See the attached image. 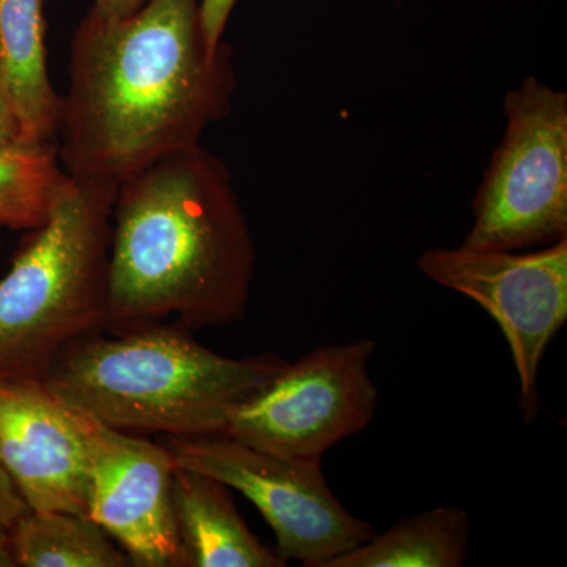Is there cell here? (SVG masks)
Segmentation results:
<instances>
[{
	"label": "cell",
	"mask_w": 567,
	"mask_h": 567,
	"mask_svg": "<svg viewBox=\"0 0 567 567\" xmlns=\"http://www.w3.org/2000/svg\"><path fill=\"white\" fill-rule=\"evenodd\" d=\"M70 182L55 144L17 142L0 148V226L39 229Z\"/></svg>",
	"instance_id": "cell-15"
},
{
	"label": "cell",
	"mask_w": 567,
	"mask_h": 567,
	"mask_svg": "<svg viewBox=\"0 0 567 567\" xmlns=\"http://www.w3.org/2000/svg\"><path fill=\"white\" fill-rule=\"evenodd\" d=\"M421 274L470 298L502 328L520 383L527 420L537 415V375L547 347L567 320V238L528 251L431 248Z\"/></svg>",
	"instance_id": "cell-8"
},
{
	"label": "cell",
	"mask_w": 567,
	"mask_h": 567,
	"mask_svg": "<svg viewBox=\"0 0 567 567\" xmlns=\"http://www.w3.org/2000/svg\"><path fill=\"white\" fill-rule=\"evenodd\" d=\"M372 339L324 346L279 369L230 413L221 435L292 458H316L374 421L379 390L369 374Z\"/></svg>",
	"instance_id": "cell-7"
},
{
	"label": "cell",
	"mask_w": 567,
	"mask_h": 567,
	"mask_svg": "<svg viewBox=\"0 0 567 567\" xmlns=\"http://www.w3.org/2000/svg\"><path fill=\"white\" fill-rule=\"evenodd\" d=\"M506 132L475 199L464 246L528 251L567 238V93L527 78L506 93Z\"/></svg>",
	"instance_id": "cell-5"
},
{
	"label": "cell",
	"mask_w": 567,
	"mask_h": 567,
	"mask_svg": "<svg viewBox=\"0 0 567 567\" xmlns=\"http://www.w3.org/2000/svg\"><path fill=\"white\" fill-rule=\"evenodd\" d=\"M21 142L20 123L11 106L6 87L0 81V148Z\"/></svg>",
	"instance_id": "cell-19"
},
{
	"label": "cell",
	"mask_w": 567,
	"mask_h": 567,
	"mask_svg": "<svg viewBox=\"0 0 567 567\" xmlns=\"http://www.w3.org/2000/svg\"><path fill=\"white\" fill-rule=\"evenodd\" d=\"M81 415L91 456L89 517L133 566L186 567L174 509L177 464L169 447Z\"/></svg>",
	"instance_id": "cell-9"
},
{
	"label": "cell",
	"mask_w": 567,
	"mask_h": 567,
	"mask_svg": "<svg viewBox=\"0 0 567 567\" xmlns=\"http://www.w3.org/2000/svg\"><path fill=\"white\" fill-rule=\"evenodd\" d=\"M470 532L465 511L435 507L398 522L324 567H462Z\"/></svg>",
	"instance_id": "cell-13"
},
{
	"label": "cell",
	"mask_w": 567,
	"mask_h": 567,
	"mask_svg": "<svg viewBox=\"0 0 567 567\" xmlns=\"http://www.w3.org/2000/svg\"><path fill=\"white\" fill-rule=\"evenodd\" d=\"M0 567H18L9 528L0 527Z\"/></svg>",
	"instance_id": "cell-20"
},
{
	"label": "cell",
	"mask_w": 567,
	"mask_h": 567,
	"mask_svg": "<svg viewBox=\"0 0 567 567\" xmlns=\"http://www.w3.org/2000/svg\"><path fill=\"white\" fill-rule=\"evenodd\" d=\"M107 334L78 339L40 380L65 404L132 434L221 435L230 413L286 364L276 353L224 357L178 323Z\"/></svg>",
	"instance_id": "cell-3"
},
{
	"label": "cell",
	"mask_w": 567,
	"mask_h": 567,
	"mask_svg": "<svg viewBox=\"0 0 567 567\" xmlns=\"http://www.w3.org/2000/svg\"><path fill=\"white\" fill-rule=\"evenodd\" d=\"M256 259L223 159L203 145L159 159L115 189L103 331L171 319L192 331L238 322Z\"/></svg>",
	"instance_id": "cell-2"
},
{
	"label": "cell",
	"mask_w": 567,
	"mask_h": 567,
	"mask_svg": "<svg viewBox=\"0 0 567 567\" xmlns=\"http://www.w3.org/2000/svg\"><path fill=\"white\" fill-rule=\"evenodd\" d=\"M59 158L73 178L121 183L200 145L233 111V48L212 51L199 0H151L132 18L81 21L70 47Z\"/></svg>",
	"instance_id": "cell-1"
},
{
	"label": "cell",
	"mask_w": 567,
	"mask_h": 567,
	"mask_svg": "<svg viewBox=\"0 0 567 567\" xmlns=\"http://www.w3.org/2000/svg\"><path fill=\"white\" fill-rule=\"evenodd\" d=\"M151 0H93L89 14L95 20L115 22L132 18L144 9Z\"/></svg>",
	"instance_id": "cell-18"
},
{
	"label": "cell",
	"mask_w": 567,
	"mask_h": 567,
	"mask_svg": "<svg viewBox=\"0 0 567 567\" xmlns=\"http://www.w3.org/2000/svg\"><path fill=\"white\" fill-rule=\"evenodd\" d=\"M237 3L238 0H199L203 32L212 51H218L226 43L224 31Z\"/></svg>",
	"instance_id": "cell-16"
},
{
	"label": "cell",
	"mask_w": 567,
	"mask_h": 567,
	"mask_svg": "<svg viewBox=\"0 0 567 567\" xmlns=\"http://www.w3.org/2000/svg\"><path fill=\"white\" fill-rule=\"evenodd\" d=\"M0 464L29 509L89 516L91 456L81 412L40 379L0 377Z\"/></svg>",
	"instance_id": "cell-10"
},
{
	"label": "cell",
	"mask_w": 567,
	"mask_h": 567,
	"mask_svg": "<svg viewBox=\"0 0 567 567\" xmlns=\"http://www.w3.org/2000/svg\"><path fill=\"white\" fill-rule=\"evenodd\" d=\"M174 509L186 567L287 566L249 529L221 481L177 465Z\"/></svg>",
	"instance_id": "cell-11"
},
{
	"label": "cell",
	"mask_w": 567,
	"mask_h": 567,
	"mask_svg": "<svg viewBox=\"0 0 567 567\" xmlns=\"http://www.w3.org/2000/svg\"><path fill=\"white\" fill-rule=\"evenodd\" d=\"M175 464L240 492L274 529L284 561L324 567L377 535L369 522L341 505L323 475L322 461L278 456L230 436H166Z\"/></svg>",
	"instance_id": "cell-6"
},
{
	"label": "cell",
	"mask_w": 567,
	"mask_h": 567,
	"mask_svg": "<svg viewBox=\"0 0 567 567\" xmlns=\"http://www.w3.org/2000/svg\"><path fill=\"white\" fill-rule=\"evenodd\" d=\"M3 227L0 226V233H2ZM0 241H2V238H0Z\"/></svg>",
	"instance_id": "cell-21"
},
{
	"label": "cell",
	"mask_w": 567,
	"mask_h": 567,
	"mask_svg": "<svg viewBox=\"0 0 567 567\" xmlns=\"http://www.w3.org/2000/svg\"><path fill=\"white\" fill-rule=\"evenodd\" d=\"M20 567H128L132 559L91 517L29 511L10 528Z\"/></svg>",
	"instance_id": "cell-14"
},
{
	"label": "cell",
	"mask_w": 567,
	"mask_h": 567,
	"mask_svg": "<svg viewBox=\"0 0 567 567\" xmlns=\"http://www.w3.org/2000/svg\"><path fill=\"white\" fill-rule=\"evenodd\" d=\"M115 189L71 177L0 279V377L41 379L66 347L104 330Z\"/></svg>",
	"instance_id": "cell-4"
},
{
	"label": "cell",
	"mask_w": 567,
	"mask_h": 567,
	"mask_svg": "<svg viewBox=\"0 0 567 567\" xmlns=\"http://www.w3.org/2000/svg\"><path fill=\"white\" fill-rule=\"evenodd\" d=\"M29 511L31 509L28 503L18 492L7 470L0 464V527L10 529Z\"/></svg>",
	"instance_id": "cell-17"
},
{
	"label": "cell",
	"mask_w": 567,
	"mask_h": 567,
	"mask_svg": "<svg viewBox=\"0 0 567 567\" xmlns=\"http://www.w3.org/2000/svg\"><path fill=\"white\" fill-rule=\"evenodd\" d=\"M0 81L20 123L21 142L55 144L62 95L48 73L44 0H0Z\"/></svg>",
	"instance_id": "cell-12"
}]
</instances>
